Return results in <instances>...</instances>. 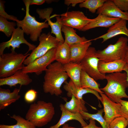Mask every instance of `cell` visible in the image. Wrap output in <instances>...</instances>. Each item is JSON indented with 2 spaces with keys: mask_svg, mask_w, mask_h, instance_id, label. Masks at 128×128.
Returning a JSON list of instances; mask_svg holds the SVG:
<instances>
[{
  "mask_svg": "<svg viewBox=\"0 0 128 128\" xmlns=\"http://www.w3.org/2000/svg\"><path fill=\"white\" fill-rule=\"evenodd\" d=\"M62 128H70L68 123H65L63 125Z\"/></svg>",
  "mask_w": 128,
  "mask_h": 128,
  "instance_id": "42",
  "label": "cell"
},
{
  "mask_svg": "<svg viewBox=\"0 0 128 128\" xmlns=\"http://www.w3.org/2000/svg\"><path fill=\"white\" fill-rule=\"evenodd\" d=\"M0 55V78H5L14 74L24 67L23 62L30 54L17 53L15 51Z\"/></svg>",
  "mask_w": 128,
  "mask_h": 128,
  "instance_id": "5",
  "label": "cell"
},
{
  "mask_svg": "<svg viewBox=\"0 0 128 128\" xmlns=\"http://www.w3.org/2000/svg\"><path fill=\"white\" fill-rule=\"evenodd\" d=\"M123 71H125L126 74L127 80L128 85V64L126 63Z\"/></svg>",
  "mask_w": 128,
  "mask_h": 128,
  "instance_id": "40",
  "label": "cell"
},
{
  "mask_svg": "<svg viewBox=\"0 0 128 128\" xmlns=\"http://www.w3.org/2000/svg\"><path fill=\"white\" fill-rule=\"evenodd\" d=\"M120 19L99 14L96 17L93 19L91 21L85 26L82 31H85L99 27H109L118 22Z\"/></svg>",
  "mask_w": 128,
  "mask_h": 128,
  "instance_id": "20",
  "label": "cell"
},
{
  "mask_svg": "<svg viewBox=\"0 0 128 128\" xmlns=\"http://www.w3.org/2000/svg\"><path fill=\"white\" fill-rule=\"evenodd\" d=\"M53 11L51 8L43 9H37L36 10L37 13L39 15L40 18L42 19H46L48 22V23L51 28V33L54 34L57 40L60 42L63 43L64 42L61 33V27L62 26L59 16L56 17V20L55 22H52L50 19V16Z\"/></svg>",
  "mask_w": 128,
  "mask_h": 128,
  "instance_id": "13",
  "label": "cell"
},
{
  "mask_svg": "<svg viewBox=\"0 0 128 128\" xmlns=\"http://www.w3.org/2000/svg\"><path fill=\"white\" fill-rule=\"evenodd\" d=\"M96 13L128 21V12L122 11L116 5L112 0H106L103 5L97 10Z\"/></svg>",
  "mask_w": 128,
  "mask_h": 128,
  "instance_id": "14",
  "label": "cell"
},
{
  "mask_svg": "<svg viewBox=\"0 0 128 128\" xmlns=\"http://www.w3.org/2000/svg\"><path fill=\"white\" fill-rule=\"evenodd\" d=\"M55 113V108L50 102L42 100L31 104L25 119L36 127H42L51 121Z\"/></svg>",
  "mask_w": 128,
  "mask_h": 128,
  "instance_id": "3",
  "label": "cell"
},
{
  "mask_svg": "<svg viewBox=\"0 0 128 128\" xmlns=\"http://www.w3.org/2000/svg\"><path fill=\"white\" fill-rule=\"evenodd\" d=\"M107 83L104 87L100 88L101 91L113 101L119 103L122 99H128L126 92L128 87L125 72H116L105 75Z\"/></svg>",
  "mask_w": 128,
  "mask_h": 128,
  "instance_id": "2",
  "label": "cell"
},
{
  "mask_svg": "<svg viewBox=\"0 0 128 128\" xmlns=\"http://www.w3.org/2000/svg\"><path fill=\"white\" fill-rule=\"evenodd\" d=\"M128 42L127 37H121L115 44H110L103 50L97 51L96 56L100 60L105 62L124 60Z\"/></svg>",
  "mask_w": 128,
  "mask_h": 128,
  "instance_id": "6",
  "label": "cell"
},
{
  "mask_svg": "<svg viewBox=\"0 0 128 128\" xmlns=\"http://www.w3.org/2000/svg\"><path fill=\"white\" fill-rule=\"evenodd\" d=\"M45 72L43 85L44 92L52 95H61V86L69 77L63 65L56 61L49 65Z\"/></svg>",
  "mask_w": 128,
  "mask_h": 128,
  "instance_id": "1",
  "label": "cell"
},
{
  "mask_svg": "<svg viewBox=\"0 0 128 128\" xmlns=\"http://www.w3.org/2000/svg\"><path fill=\"white\" fill-rule=\"evenodd\" d=\"M81 87L88 88L97 91L99 93H104L99 88L100 85L86 72L82 70L80 77Z\"/></svg>",
  "mask_w": 128,
  "mask_h": 128,
  "instance_id": "27",
  "label": "cell"
},
{
  "mask_svg": "<svg viewBox=\"0 0 128 128\" xmlns=\"http://www.w3.org/2000/svg\"><path fill=\"white\" fill-rule=\"evenodd\" d=\"M126 63L123 60L109 62H105L100 60L98 64V69L101 73L104 74L121 72L123 71Z\"/></svg>",
  "mask_w": 128,
  "mask_h": 128,
  "instance_id": "21",
  "label": "cell"
},
{
  "mask_svg": "<svg viewBox=\"0 0 128 128\" xmlns=\"http://www.w3.org/2000/svg\"></svg>",
  "mask_w": 128,
  "mask_h": 128,
  "instance_id": "43",
  "label": "cell"
},
{
  "mask_svg": "<svg viewBox=\"0 0 128 128\" xmlns=\"http://www.w3.org/2000/svg\"><path fill=\"white\" fill-rule=\"evenodd\" d=\"M100 94L101 98V101L104 107L103 117L110 125L114 119L122 116L120 111L121 104L120 103L113 101L104 93Z\"/></svg>",
  "mask_w": 128,
  "mask_h": 128,
  "instance_id": "12",
  "label": "cell"
},
{
  "mask_svg": "<svg viewBox=\"0 0 128 128\" xmlns=\"http://www.w3.org/2000/svg\"><path fill=\"white\" fill-rule=\"evenodd\" d=\"M69 101L66 102L64 105L66 109L73 113H79L81 111L87 112V110L85 106V103L83 99H79L73 95Z\"/></svg>",
  "mask_w": 128,
  "mask_h": 128,
  "instance_id": "26",
  "label": "cell"
},
{
  "mask_svg": "<svg viewBox=\"0 0 128 128\" xmlns=\"http://www.w3.org/2000/svg\"><path fill=\"white\" fill-rule=\"evenodd\" d=\"M63 88L67 92V95L69 97H71L74 96L77 98L82 99L83 96L87 93H91L95 95L98 100L101 101V98L99 95V92L95 90L88 88H84L76 86L70 79L69 82L66 81L65 82Z\"/></svg>",
  "mask_w": 128,
  "mask_h": 128,
  "instance_id": "16",
  "label": "cell"
},
{
  "mask_svg": "<svg viewBox=\"0 0 128 128\" xmlns=\"http://www.w3.org/2000/svg\"><path fill=\"white\" fill-rule=\"evenodd\" d=\"M38 39L39 41V45L24 60V65H28L37 59L45 55L51 49L57 48L60 43L50 32L47 34L42 33Z\"/></svg>",
  "mask_w": 128,
  "mask_h": 128,
  "instance_id": "7",
  "label": "cell"
},
{
  "mask_svg": "<svg viewBox=\"0 0 128 128\" xmlns=\"http://www.w3.org/2000/svg\"><path fill=\"white\" fill-rule=\"evenodd\" d=\"M24 32L20 28L17 27L13 32L11 38L8 41L3 42L0 44V55L4 54V51L6 48L9 49L12 47L11 51H15L16 48H19L20 45L24 44L27 45L29 47L28 51L26 53L28 54L29 51L33 50L36 47L35 45L32 44L25 39Z\"/></svg>",
  "mask_w": 128,
  "mask_h": 128,
  "instance_id": "11",
  "label": "cell"
},
{
  "mask_svg": "<svg viewBox=\"0 0 128 128\" xmlns=\"http://www.w3.org/2000/svg\"><path fill=\"white\" fill-rule=\"evenodd\" d=\"M61 30L65 36L64 41L69 46L88 41L85 37H81L78 35L76 31L72 27L62 25Z\"/></svg>",
  "mask_w": 128,
  "mask_h": 128,
  "instance_id": "24",
  "label": "cell"
},
{
  "mask_svg": "<svg viewBox=\"0 0 128 128\" xmlns=\"http://www.w3.org/2000/svg\"><path fill=\"white\" fill-rule=\"evenodd\" d=\"M56 48H53L43 56L38 58L22 69L26 73H34L39 75L46 70L48 67L55 60Z\"/></svg>",
  "mask_w": 128,
  "mask_h": 128,
  "instance_id": "9",
  "label": "cell"
},
{
  "mask_svg": "<svg viewBox=\"0 0 128 128\" xmlns=\"http://www.w3.org/2000/svg\"><path fill=\"white\" fill-rule=\"evenodd\" d=\"M128 120L121 116L116 118L110 123V128H126Z\"/></svg>",
  "mask_w": 128,
  "mask_h": 128,
  "instance_id": "32",
  "label": "cell"
},
{
  "mask_svg": "<svg viewBox=\"0 0 128 128\" xmlns=\"http://www.w3.org/2000/svg\"><path fill=\"white\" fill-rule=\"evenodd\" d=\"M71 53L69 46L66 42H60L56 48L55 60L63 65L70 61Z\"/></svg>",
  "mask_w": 128,
  "mask_h": 128,
  "instance_id": "25",
  "label": "cell"
},
{
  "mask_svg": "<svg viewBox=\"0 0 128 128\" xmlns=\"http://www.w3.org/2000/svg\"><path fill=\"white\" fill-rule=\"evenodd\" d=\"M89 122V124L82 128H77L71 126H69V127L70 128H102L101 127L97 126L96 125L95 120L90 119Z\"/></svg>",
  "mask_w": 128,
  "mask_h": 128,
  "instance_id": "38",
  "label": "cell"
},
{
  "mask_svg": "<svg viewBox=\"0 0 128 128\" xmlns=\"http://www.w3.org/2000/svg\"><path fill=\"white\" fill-rule=\"evenodd\" d=\"M127 21L120 19L118 22L109 27L107 32L94 40L102 39V43L112 37L121 34L124 35L128 37V28L126 26Z\"/></svg>",
  "mask_w": 128,
  "mask_h": 128,
  "instance_id": "17",
  "label": "cell"
},
{
  "mask_svg": "<svg viewBox=\"0 0 128 128\" xmlns=\"http://www.w3.org/2000/svg\"><path fill=\"white\" fill-rule=\"evenodd\" d=\"M37 94V92L35 90L31 89L28 90L25 93L24 99L27 103L32 102L36 100Z\"/></svg>",
  "mask_w": 128,
  "mask_h": 128,
  "instance_id": "34",
  "label": "cell"
},
{
  "mask_svg": "<svg viewBox=\"0 0 128 128\" xmlns=\"http://www.w3.org/2000/svg\"><path fill=\"white\" fill-rule=\"evenodd\" d=\"M119 103L121 104L120 111L121 116L128 120V101L121 99Z\"/></svg>",
  "mask_w": 128,
  "mask_h": 128,
  "instance_id": "36",
  "label": "cell"
},
{
  "mask_svg": "<svg viewBox=\"0 0 128 128\" xmlns=\"http://www.w3.org/2000/svg\"><path fill=\"white\" fill-rule=\"evenodd\" d=\"M85 0H65L64 1V4L69 6L70 5L72 6L75 7L77 4L83 2Z\"/></svg>",
  "mask_w": 128,
  "mask_h": 128,
  "instance_id": "37",
  "label": "cell"
},
{
  "mask_svg": "<svg viewBox=\"0 0 128 128\" xmlns=\"http://www.w3.org/2000/svg\"><path fill=\"white\" fill-rule=\"evenodd\" d=\"M103 109H102L99 110L96 114H91L83 111H81L79 113L84 119H92L96 120L99 123L102 128H110V125L103 116Z\"/></svg>",
  "mask_w": 128,
  "mask_h": 128,
  "instance_id": "28",
  "label": "cell"
},
{
  "mask_svg": "<svg viewBox=\"0 0 128 128\" xmlns=\"http://www.w3.org/2000/svg\"><path fill=\"white\" fill-rule=\"evenodd\" d=\"M63 65L70 80L76 86L81 87L80 79L82 69L80 63L70 62Z\"/></svg>",
  "mask_w": 128,
  "mask_h": 128,
  "instance_id": "23",
  "label": "cell"
},
{
  "mask_svg": "<svg viewBox=\"0 0 128 128\" xmlns=\"http://www.w3.org/2000/svg\"><path fill=\"white\" fill-rule=\"evenodd\" d=\"M20 91L19 89L15 88L11 92L9 89L0 87V110L18 100L20 97Z\"/></svg>",
  "mask_w": 128,
  "mask_h": 128,
  "instance_id": "22",
  "label": "cell"
},
{
  "mask_svg": "<svg viewBox=\"0 0 128 128\" xmlns=\"http://www.w3.org/2000/svg\"><path fill=\"white\" fill-rule=\"evenodd\" d=\"M60 16L62 25L79 31H82L85 26L93 20V19L88 18L83 12L79 11L67 12Z\"/></svg>",
  "mask_w": 128,
  "mask_h": 128,
  "instance_id": "10",
  "label": "cell"
},
{
  "mask_svg": "<svg viewBox=\"0 0 128 128\" xmlns=\"http://www.w3.org/2000/svg\"><path fill=\"white\" fill-rule=\"evenodd\" d=\"M106 0H85L79 4V7L88 9L92 13H95L96 10L102 7Z\"/></svg>",
  "mask_w": 128,
  "mask_h": 128,
  "instance_id": "31",
  "label": "cell"
},
{
  "mask_svg": "<svg viewBox=\"0 0 128 128\" xmlns=\"http://www.w3.org/2000/svg\"><path fill=\"white\" fill-rule=\"evenodd\" d=\"M10 117L15 120L17 121L16 123L11 125L1 124L0 128H36L29 120L19 115L14 114Z\"/></svg>",
  "mask_w": 128,
  "mask_h": 128,
  "instance_id": "29",
  "label": "cell"
},
{
  "mask_svg": "<svg viewBox=\"0 0 128 128\" xmlns=\"http://www.w3.org/2000/svg\"><path fill=\"white\" fill-rule=\"evenodd\" d=\"M16 25L15 22H9L6 18L0 16V31L8 37L12 36Z\"/></svg>",
  "mask_w": 128,
  "mask_h": 128,
  "instance_id": "30",
  "label": "cell"
},
{
  "mask_svg": "<svg viewBox=\"0 0 128 128\" xmlns=\"http://www.w3.org/2000/svg\"><path fill=\"white\" fill-rule=\"evenodd\" d=\"M112 1L122 11L128 12V0H112Z\"/></svg>",
  "mask_w": 128,
  "mask_h": 128,
  "instance_id": "35",
  "label": "cell"
},
{
  "mask_svg": "<svg viewBox=\"0 0 128 128\" xmlns=\"http://www.w3.org/2000/svg\"><path fill=\"white\" fill-rule=\"evenodd\" d=\"M124 60L126 63L128 64V46L127 49Z\"/></svg>",
  "mask_w": 128,
  "mask_h": 128,
  "instance_id": "41",
  "label": "cell"
},
{
  "mask_svg": "<svg viewBox=\"0 0 128 128\" xmlns=\"http://www.w3.org/2000/svg\"><path fill=\"white\" fill-rule=\"evenodd\" d=\"M96 51L94 47H90L80 63L82 70L96 81L105 79L106 75L99 70L98 66L100 60L96 56Z\"/></svg>",
  "mask_w": 128,
  "mask_h": 128,
  "instance_id": "8",
  "label": "cell"
},
{
  "mask_svg": "<svg viewBox=\"0 0 128 128\" xmlns=\"http://www.w3.org/2000/svg\"><path fill=\"white\" fill-rule=\"evenodd\" d=\"M5 2L4 1L0 0V16L7 20L17 22L18 20L16 17L13 15H9L5 12L4 5Z\"/></svg>",
  "mask_w": 128,
  "mask_h": 128,
  "instance_id": "33",
  "label": "cell"
},
{
  "mask_svg": "<svg viewBox=\"0 0 128 128\" xmlns=\"http://www.w3.org/2000/svg\"><path fill=\"white\" fill-rule=\"evenodd\" d=\"M47 0H30V5H41L43 4Z\"/></svg>",
  "mask_w": 128,
  "mask_h": 128,
  "instance_id": "39",
  "label": "cell"
},
{
  "mask_svg": "<svg viewBox=\"0 0 128 128\" xmlns=\"http://www.w3.org/2000/svg\"><path fill=\"white\" fill-rule=\"evenodd\" d=\"M59 107L62 112L60 119L56 124L48 128H59L67 122L71 120H75L78 121L82 127L88 125L85 121L80 113H73L71 112L65 108L64 104H61Z\"/></svg>",
  "mask_w": 128,
  "mask_h": 128,
  "instance_id": "18",
  "label": "cell"
},
{
  "mask_svg": "<svg viewBox=\"0 0 128 128\" xmlns=\"http://www.w3.org/2000/svg\"><path fill=\"white\" fill-rule=\"evenodd\" d=\"M92 44L90 41L69 45L71 56L70 61L80 63Z\"/></svg>",
  "mask_w": 128,
  "mask_h": 128,
  "instance_id": "19",
  "label": "cell"
},
{
  "mask_svg": "<svg viewBox=\"0 0 128 128\" xmlns=\"http://www.w3.org/2000/svg\"><path fill=\"white\" fill-rule=\"evenodd\" d=\"M32 81L27 73L22 69L18 70L13 75L8 77L0 78V86L7 85L10 87L19 84L21 86L28 85Z\"/></svg>",
  "mask_w": 128,
  "mask_h": 128,
  "instance_id": "15",
  "label": "cell"
},
{
  "mask_svg": "<svg viewBox=\"0 0 128 128\" xmlns=\"http://www.w3.org/2000/svg\"><path fill=\"white\" fill-rule=\"evenodd\" d=\"M25 5L26 14L23 19L18 20L16 22L17 27H21L24 33L30 36V39L32 41H37L41 35L42 29L48 28L49 25L46 20L44 22L37 21L34 16L31 15L29 13V6L30 0H23Z\"/></svg>",
  "mask_w": 128,
  "mask_h": 128,
  "instance_id": "4",
  "label": "cell"
}]
</instances>
